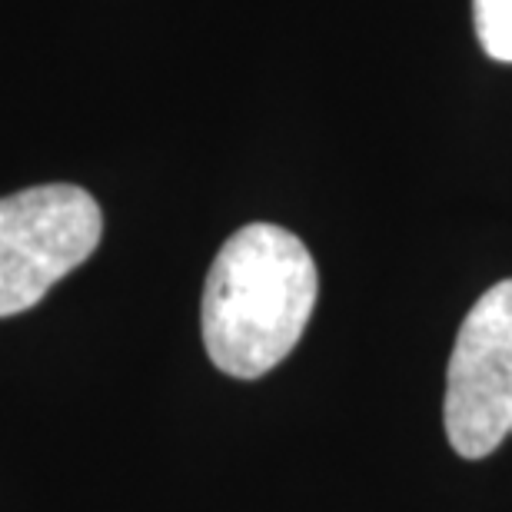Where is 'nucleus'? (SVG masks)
<instances>
[{
	"label": "nucleus",
	"mask_w": 512,
	"mask_h": 512,
	"mask_svg": "<svg viewBox=\"0 0 512 512\" xmlns=\"http://www.w3.org/2000/svg\"><path fill=\"white\" fill-rule=\"evenodd\" d=\"M443 419L463 459H486L512 433V280L489 286L459 326Z\"/></svg>",
	"instance_id": "3"
},
{
	"label": "nucleus",
	"mask_w": 512,
	"mask_h": 512,
	"mask_svg": "<svg viewBox=\"0 0 512 512\" xmlns=\"http://www.w3.org/2000/svg\"><path fill=\"white\" fill-rule=\"evenodd\" d=\"M473 17L486 54L512 64V0H473Z\"/></svg>",
	"instance_id": "4"
},
{
	"label": "nucleus",
	"mask_w": 512,
	"mask_h": 512,
	"mask_svg": "<svg viewBox=\"0 0 512 512\" xmlns=\"http://www.w3.org/2000/svg\"><path fill=\"white\" fill-rule=\"evenodd\" d=\"M320 293L306 243L276 223H250L223 243L203 286V346L220 373L260 380L300 343Z\"/></svg>",
	"instance_id": "1"
},
{
	"label": "nucleus",
	"mask_w": 512,
	"mask_h": 512,
	"mask_svg": "<svg viewBox=\"0 0 512 512\" xmlns=\"http://www.w3.org/2000/svg\"><path fill=\"white\" fill-rule=\"evenodd\" d=\"M100 237V203L74 183H44L0 200V316L37 306Z\"/></svg>",
	"instance_id": "2"
}]
</instances>
